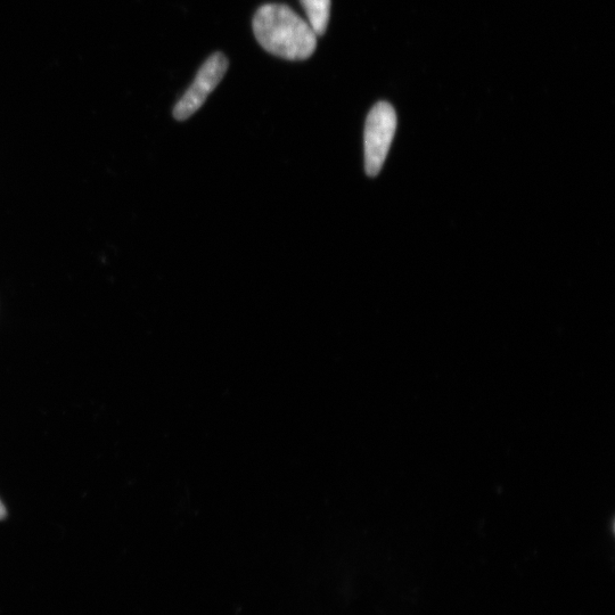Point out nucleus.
<instances>
[{
    "mask_svg": "<svg viewBox=\"0 0 615 615\" xmlns=\"http://www.w3.org/2000/svg\"><path fill=\"white\" fill-rule=\"evenodd\" d=\"M253 32L267 52L285 60H307L316 51L315 32L286 5L261 6L253 18Z\"/></svg>",
    "mask_w": 615,
    "mask_h": 615,
    "instance_id": "nucleus-1",
    "label": "nucleus"
},
{
    "mask_svg": "<svg viewBox=\"0 0 615 615\" xmlns=\"http://www.w3.org/2000/svg\"><path fill=\"white\" fill-rule=\"evenodd\" d=\"M397 130L395 109L379 102L369 112L364 134L365 170L369 177L380 174Z\"/></svg>",
    "mask_w": 615,
    "mask_h": 615,
    "instance_id": "nucleus-2",
    "label": "nucleus"
},
{
    "mask_svg": "<svg viewBox=\"0 0 615 615\" xmlns=\"http://www.w3.org/2000/svg\"><path fill=\"white\" fill-rule=\"evenodd\" d=\"M228 70V60L224 54L216 53L209 57L202 65L198 76H196L192 86L174 109V117L178 121L190 119L193 114L200 110L201 106L207 101L208 96L223 80Z\"/></svg>",
    "mask_w": 615,
    "mask_h": 615,
    "instance_id": "nucleus-3",
    "label": "nucleus"
},
{
    "mask_svg": "<svg viewBox=\"0 0 615 615\" xmlns=\"http://www.w3.org/2000/svg\"><path fill=\"white\" fill-rule=\"evenodd\" d=\"M308 24L317 37L325 34L331 14V0H301Z\"/></svg>",
    "mask_w": 615,
    "mask_h": 615,
    "instance_id": "nucleus-4",
    "label": "nucleus"
},
{
    "mask_svg": "<svg viewBox=\"0 0 615 615\" xmlns=\"http://www.w3.org/2000/svg\"><path fill=\"white\" fill-rule=\"evenodd\" d=\"M6 516V508L2 503V500H0V519H4Z\"/></svg>",
    "mask_w": 615,
    "mask_h": 615,
    "instance_id": "nucleus-5",
    "label": "nucleus"
}]
</instances>
